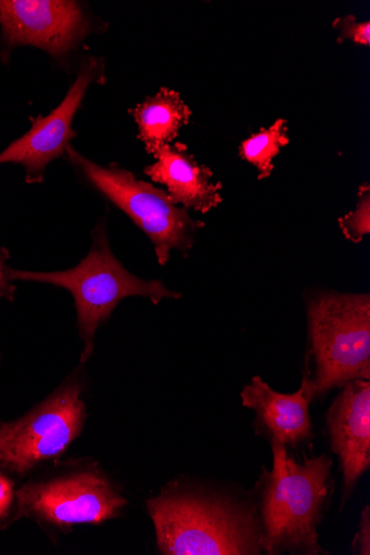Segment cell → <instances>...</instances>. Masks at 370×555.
<instances>
[{
  "mask_svg": "<svg viewBox=\"0 0 370 555\" xmlns=\"http://www.w3.org/2000/svg\"><path fill=\"white\" fill-rule=\"evenodd\" d=\"M358 196L356 209L339 220L343 234L353 243H360L370 233V188L368 183L359 188Z\"/></svg>",
  "mask_w": 370,
  "mask_h": 555,
  "instance_id": "15",
  "label": "cell"
},
{
  "mask_svg": "<svg viewBox=\"0 0 370 555\" xmlns=\"http://www.w3.org/2000/svg\"><path fill=\"white\" fill-rule=\"evenodd\" d=\"M130 113L150 155L170 144L192 116L179 92L168 88H162L155 95L146 98Z\"/></svg>",
  "mask_w": 370,
  "mask_h": 555,
  "instance_id": "13",
  "label": "cell"
},
{
  "mask_svg": "<svg viewBox=\"0 0 370 555\" xmlns=\"http://www.w3.org/2000/svg\"><path fill=\"white\" fill-rule=\"evenodd\" d=\"M91 234L92 245L88 256L71 270L33 272L9 269L12 282L43 283L71 292L75 299L79 334L85 344L81 364L93 354L98 328L112 317L123 299L141 296L156 306L164 299L181 297L167 288L163 281H146L130 273L114 256L104 222H100Z\"/></svg>",
  "mask_w": 370,
  "mask_h": 555,
  "instance_id": "3",
  "label": "cell"
},
{
  "mask_svg": "<svg viewBox=\"0 0 370 555\" xmlns=\"http://www.w3.org/2000/svg\"><path fill=\"white\" fill-rule=\"evenodd\" d=\"M103 75L101 62L87 59L63 103L46 117H31L30 130L0 153V166L20 165L25 170L27 183L43 182L49 164L66 155L71 140L76 137L73 121L87 89Z\"/></svg>",
  "mask_w": 370,
  "mask_h": 555,
  "instance_id": "9",
  "label": "cell"
},
{
  "mask_svg": "<svg viewBox=\"0 0 370 555\" xmlns=\"http://www.w3.org/2000/svg\"><path fill=\"white\" fill-rule=\"evenodd\" d=\"M289 142L286 120L279 119L270 128L260 129L259 132L243 141L239 154L242 159L257 169L258 179L263 180L272 175L273 159Z\"/></svg>",
  "mask_w": 370,
  "mask_h": 555,
  "instance_id": "14",
  "label": "cell"
},
{
  "mask_svg": "<svg viewBox=\"0 0 370 555\" xmlns=\"http://www.w3.org/2000/svg\"><path fill=\"white\" fill-rule=\"evenodd\" d=\"M243 406L254 411L256 434L271 444L297 448L314 438L309 403L305 388L293 393L273 390L255 376L241 391Z\"/></svg>",
  "mask_w": 370,
  "mask_h": 555,
  "instance_id": "11",
  "label": "cell"
},
{
  "mask_svg": "<svg viewBox=\"0 0 370 555\" xmlns=\"http://www.w3.org/2000/svg\"><path fill=\"white\" fill-rule=\"evenodd\" d=\"M333 27L340 31L339 42L344 40H353L356 43L370 44V23L358 22L353 15L337 18L333 23Z\"/></svg>",
  "mask_w": 370,
  "mask_h": 555,
  "instance_id": "17",
  "label": "cell"
},
{
  "mask_svg": "<svg viewBox=\"0 0 370 555\" xmlns=\"http://www.w3.org/2000/svg\"><path fill=\"white\" fill-rule=\"evenodd\" d=\"M312 374L303 378L311 402L356 379H370V297L322 292L307 306Z\"/></svg>",
  "mask_w": 370,
  "mask_h": 555,
  "instance_id": "4",
  "label": "cell"
},
{
  "mask_svg": "<svg viewBox=\"0 0 370 555\" xmlns=\"http://www.w3.org/2000/svg\"><path fill=\"white\" fill-rule=\"evenodd\" d=\"M153 157L155 163L144 172L152 181L167 186L174 204L200 214H207L221 204L222 184L215 181L213 171L188 153L184 144H167Z\"/></svg>",
  "mask_w": 370,
  "mask_h": 555,
  "instance_id": "12",
  "label": "cell"
},
{
  "mask_svg": "<svg viewBox=\"0 0 370 555\" xmlns=\"http://www.w3.org/2000/svg\"><path fill=\"white\" fill-rule=\"evenodd\" d=\"M17 519L20 515L15 481L8 473L0 470V530Z\"/></svg>",
  "mask_w": 370,
  "mask_h": 555,
  "instance_id": "16",
  "label": "cell"
},
{
  "mask_svg": "<svg viewBox=\"0 0 370 555\" xmlns=\"http://www.w3.org/2000/svg\"><path fill=\"white\" fill-rule=\"evenodd\" d=\"M273 469H263L255 486L263 552L269 555L329 554L320 544L321 526L333 493V462L327 455L297 462L272 444Z\"/></svg>",
  "mask_w": 370,
  "mask_h": 555,
  "instance_id": "2",
  "label": "cell"
},
{
  "mask_svg": "<svg viewBox=\"0 0 370 555\" xmlns=\"http://www.w3.org/2000/svg\"><path fill=\"white\" fill-rule=\"evenodd\" d=\"M89 33L90 22L77 2L0 0V39L7 56L16 47L31 46L63 61Z\"/></svg>",
  "mask_w": 370,
  "mask_h": 555,
  "instance_id": "8",
  "label": "cell"
},
{
  "mask_svg": "<svg viewBox=\"0 0 370 555\" xmlns=\"http://www.w3.org/2000/svg\"><path fill=\"white\" fill-rule=\"evenodd\" d=\"M84 388L77 370L29 413L15 422H0V470L24 477L63 455L87 417Z\"/></svg>",
  "mask_w": 370,
  "mask_h": 555,
  "instance_id": "6",
  "label": "cell"
},
{
  "mask_svg": "<svg viewBox=\"0 0 370 555\" xmlns=\"http://www.w3.org/2000/svg\"><path fill=\"white\" fill-rule=\"evenodd\" d=\"M0 360H2V359H0Z\"/></svg>",
  "mask_w": 370,
  "mask_h": 555,
  "instance_id": "20",
  "label": "cell"
},
{
  "mask_svg": "<svg viewBox=\"0 0 370 555\" xmlns=\"http://www.w3.org/2000/svg\"><path fill=\"white\" fill-rule=\"evenodd\" d=\"M17 499L20 518L62 529L103 524L127 506V499L109 477L91 469L30 481L17 490Z\"/></svg>",
  "mask_w": 370,
  "mask_h": 555,
  "instance_id": "7",
  "label": "cell"
},
{
  "mask_svg": "<svg viewBox=\"0 0 370 555\" xmlns=\"http://www.w3.org/2000/svg\"><path fill=\"white\" fill-rule=\"evenodd\" d=\"M158 550L167 555H259L261 529L255 500L229 492L168 486L149 499Z\"/></svg>",
  "mask_w": 370,
  "mask_h": 555,
  "instance_id": "1",
  "label": "cell"
},
{
  "mask_svg": "<svg viewBox=\"0 0 370 555\" xmlns=\"http://www.w3.org/2000/svg\"><path fill=\"white\" fill-rule=\"evenodd\" d=\"M66 155L78 172L104 197L123 210L154 246L158 263L166 266L177 249L188 257L195 234L204 223L191 218L188 209L174 204L167 191L137 179L117 165H95L68 145Z\"/></svg>",
  "mask_w": 370,
  "mask_h": 555,
  "instance_id": "5",
  "label": "cell"
},
{
  "mask_svg": "<svg viewBox=\"0 0 370 555\" xmlns=\"http://www.w3.org/2000/svg\"><path fill=\"white\" fill-rule=\"evenodd\" d=\"M11 255L8 248L0 244V297L13 301L16 295V286L9 278L8 261Z\"/></svg>",
  "mask_w": 370,
  "mask_h": 555,
  "instance_id": "19",
  "label": "cell"
},
{
  "mask_svg": "<svg viewBox=\"0 0 370 555\" xmlns=\"http://www.w3.org/2000/svg\"><path fill=\"white\" fill-rule=\"evenodd\" d=\"M352 552L360 555L370 554V511L368 506L361 513L358 530L352 542Z\"/></svg>",
  "mask_w": 370,
  "mask_h": 555,
  "instance_id": "18",
  "label": "cell"
},
{
  "mask_svg": "<svg viewBox=\"0 0 370 555\" xmlns=\"http://www.w3.org/2000/svg\"><path fill=\"white\" fill-rule=\"evenodd\" d=\"M330 443L343 473L342 508L370 466V383L345 384L327 414Z\"/></svg>",
  "mask_w": 370,
  "mask_h": 555,
  "instance_id": "10",
  "label": "cell"
}]
</instances>
